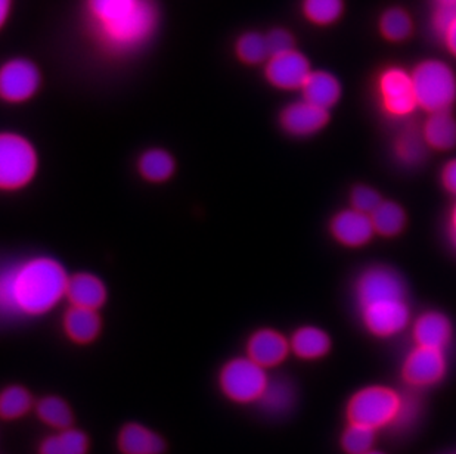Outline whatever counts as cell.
Segmentation results:
<instances>
[{"label":"cell","instance_id":"cell-1","mask_svg":"<svg viewBox=\"0 0 456 454\" xmlns=\"http://www.w3.org/2000/svg\"><path fill=\"white\" fill-rule=\"evenodd\" d=\"M87 37L103 55L129 58L159 35V0H83Z\"/></svg>","mask_w":456,"mask_h":454},{"label":"cell","instance_id":"cell-2","mask_svg":"<svg viewBox=\"0 0 456 454\" xmlns=\"http://www.w3.org/2000/svg\"><path fill=\"white\" fill-rule=\"evenodd\" d=\"M69 276L58 260L46 255L27 258L4 269L0 298L4 314L42 316L65 298Z\"/></svg>","mask_w":456,"mask_h":454},{"label":"cell","instance_id":"cell-3","mask_svg":"<svg viewBox=\"0 0 456 454\" xmlns=\"http://www.w3.org/2000/svg\"><path fill=\"white\" fill-rule=\"evenodd\" d=\"M362 320L370 334L390 338L401 334L411 321L405 283L386 266L370 267L356 283Z\"/></svg>","mask_w":456,"mask_h":454},{"label":"cell","instance_id":"cell-4","mask_svg":"<svg viewBox=\"0 0 456 454\" xmlns=\"http://www.w3.org/2000/svg\"><path fill=\"white\" fill-rule=\"evenodd\" d=\"M403 404L405 397L390 386L370 385L356 391L350 397L346 415L349 424L363 425L381 431L397 426Z\"/></svg>","mask_w":456,"mask_h":454},{"label":"cell","instance_id":"cell-5","mask_svg":"<svg viewBox=\"0 0 456 454\" xmlns=\"http://www.w3.org/2000/svg\"><path fill=\"white\" fill-rule=\"evenodd\" d=\"M418 108L428 114L449 111L456 102V74L442 60L421 61L411 71Z\"/></svg>","mask_w":456,"mask_h":454},{"label":"cell","instance_id":"cell-6","mask_svg":"<svg viewBox=\"0 0 456 454\" xmlns=\"http://www.w3.org/2000/svg\"><path fill=\"white\" fill-rule=\"evenodd\" d=\"M37 152L27 137L18 134L0 137V186L4 191L26 188L37 174Z\"/></svg>","mask_w":456,"mask_h":454},{"label":"cell","instance_id":"cell-7","mask_svg":"<svg viewBox=\"0 0 456 454\" xmlns=\"http://www.w3.org/2000/svg\"><path fill=\"white\" fill-rule=\"evenodd\" d=\"M269 384L266 369L250 357H237L224 364L219 375L220 390L232 403H257Z\"/></svg>","mask_w":456,"mask_h":454},{"label":"cell","instance_id":"cell-8","mask_svg":"<svg viewBox=\"0 0 456 454\" xmlns=\"http://www.w3.org/2000/svg\"><path fill=\"white\" fill-rule=\"evenodd\" d=\"M377 92L381 107L390 117L406 118L419 109L412 74L402 67L390 65L384 69L377 80Z\"/></svg>","mask_w":456,"mask_h":454},{"label":"cell","instance_id":"cell-9","mask_svg":"<svg viewBox=\"0 0 456 454\" xmlns=\"http://www.w3.org/2000/svg\"><path fill=\"white\" fill-rule=\"evenodd\" d=\"M42 86V71L35 61L11 58L0 69V96L4 102L24 103L35 98Z\"/></svg>","mask_w":456,"mask_h":454},{"label":"cell","instance_id":"cell-10","mask_svg":"<svg viewBox=\"0 0 456 454\" xmlns=\"http://www.w3.org/2000/svg\"><path fill=\"white\" fill-rule=\"evenodd\" d=\"M312 71L309 58L297 49L271 56L263 65L266 82L278 91H302Z\"/></svg>","mask_w":456,"mask_h":454},{"label":"cell","instance_id":"cell-11","mask_svg":"<svg viewBox=\"0 0 456 454\" xmlns=\"http://www.w3.org/2000/svg\"><path fill=\"white\" fill-rule=\"evenodd\" d=\"M448 372V361L442 350L417 347L406 356L402 377L406 384L415 388L437 385Z\"/></svg>","mask_w":456,"mask_h":454},{"label":"cell","instance_id":"cell-12","mask_svg":"<svg viewBox=\"0 0 456 454\" xmlns=\"http://www.w3.org/2000/svg\"><path fill=\"white\" fill-rule=\"evenodd\" d=\"M281 127L296 137L316 134L330 123V111L305 99L289 103L281 111Z\"/></svg>","mask_w":456,"mask_h":454},{"label":"cell","instance_id":"cell-13","mask_svg":"<svg viewBox=\"0 0 456 454\" xmlns=\"http://www.w3.org/2000/svg\"><path fill=\"white\" fill-rule=\"evenodd\" d=\"M289 353V339L275 329L256 330L247 343V356L265 369L284 363Z\"/></svg>","mask_w":456,"mask_h":454},{"label":"cell","instance_id":"cell-14","mask_svg":"<svg viewBox=\"0 0 456 454\" xmlns=\"http://www.w3.org/2000/svg\"><path fill=\"white\" fill-rule=\"evenodd\" d=\"M331 233L341 245L349 248H359L372 239L375 229L370 215L350 208L340 211L332 219Z\"/></svg>","mask_w":456,"mask_h":454},{"label":"cell","instance_id":"cell-15","mask_svg":"<svg viewBox=\"0 0 456 454\" xmlns=\"http://www.w3.org/2000/svg\"><path fill=\"white\" fill-rule=\"evenodd\" d=\"M413 339L419 347L444 352L452 339V325L444 314L427 312L413 323Z\"/></svg>","mask_w":456,"mask_h":454},{"label":"cell","instance_id":"cell-16","mask_svg":"<svg viewBox=\"0 0 456 454\" xmlns=\"http://www.w3.org/2000/svg\"><path fill=\"white\" fill-rule=\"evenodd\" d=\"M65 298L76 307L100 310L107 301V287L95 274H74L69 276Z\"/></svg>","mask_w":456,"mask_h":454},{"label":"cell","instance_id":"cell-17","mask_svg":"<svg viewBox=\"0 0 456 454\" xmlns=\"http://www.w3.org/2000/svg\"><path fill=\"white\" fill-rule=\"evenodd\" d=\"M117 444L121 454H163L166 450L161 435L134 422L121 428Z\"/></svg>","mask_w":456,"mask_h":454},{"label":"cell","instance_id":"cell-18","mask_svg":"<svg viewBox=\"0 0 456 454\" xmlns=\"http://www.w3.org/2000/svg\"><path fill=\"white\" fill-rule=\"evenodd\" d=\"M300 92L305 101L330 111L340 101L343 87L334 74L325 69H314Z\"/></svg>","mask_w":456,"mask_h":454},{"label":"cell","instance_id":"cell-19","mask_svg":"<svg viewBox=\"0 0 456 454\" xmlns=\"http://www.w3.org/2000/svg\"><path fill=\"white\" fill-rule=\"evenodd\" d=\"M102 328L98 310L71 305L64 316V330L73 343L91 344L98 338Z\"/></svg>","mask_w":456,"mask_h":454},{"label":"cell","instance_id":"cell-20","mask_svg":"<svg viewBox=\"0 0 456 454\" xmlns=\"http://www.w3.org/2000/svg\"><path fill=\"white\" fill-rule=\"evenodd\" d=\"M291 353L302 361H318L331 350V338L325 330L316 326H303L289 339Z\"/></svg>","mask_w":456,"mask_h":454},{"label":"cell","instance_id":"cell-21","mask_svg":"<svg viewBox=\"0 0 456 454\" xmlns=\"http://www.w3.org/2000/svg\"><path fill=\"white\" fill-rule=\"evenodd\" d=\"M422 136L428 148L437 150H453L456 146V120L449 111L428 114L422 127Z\"/></svg>","mask_w":456,"mask_h":454},{"label":"cell","instance_id":"cell-22","mask_svg":"<svg viewBox=\"0 0 456 454\" xmlns=\"http://www.w3.org/2000/svg\"><path fill=\"white\" fill-rule=\"evenodd\" d=\"M258 406L269 415H285L296 404V388L287 377L269 379L266 390L257 401Z\"/></svg>","mask_w":456,"mask_h":454},{"label":"cell","instance_id":"cell-23","mask_svg":"<svg viewBox=\"0 0 456 454\" xmlns=\"http://www.w3.org/2000/svg\"><path fill=\"white\" fill-rule=\"evenodd\" d=\"M87 451L89 438L74 426L55 431L39 444V454H87Z\"/></svg>","mask_w":456,"mask_h":454},{"label":"cell","instance_id":"cell-24","mask_svg":"<svg viewBox=\"0 0 456 454\" xmlns=\"http://www.w3.org/2000/svg\"><path fill=\"white\" fill-rule=\"evenodd\" d=\"M233 52L237 60L247 67L265 65L271 58L266 35L254 30L244 31L242 35L238 36L233 45Z\"/></svg>","mask_w":456,"mask_h":454},{"label":"cell","instance_id":"cell-25","mask_svg":"<svg viewBox=\"0 0 456 454\" xmlns=\"http://www.w3.org/2000/svg\"><path fill=\"white\" fill-rule=\"evenodd\" d=\"M345 0H302L300 11L305 21L319 28H327L345 15Z\"/></svg>","mask_w":456,"mask_h":454},{"label":"cell","instance_id":"cell-26","mask_svg":"<svg viewBox=\"0 0 456 454\" xmlns=\"http://www.w3.org/2000/svg\"><path fill=\"white\" fill-rule=\"evenodd\" d=\"M139 173L145 181L161 183L170 179L176 170V163L167 150L152 148L141 155L138 163Z\"/></svg>","mask_w":456,"mask_h":454},{"label":"cell","instance_id":"cell-27","mask_svg":"<svg viewBox=\"0 0 456 454\" xmlns=\"http://www.w3.org/2000/svg\"><path fill=\"white\" fill-rule=\"evenodd\" d=\"M379 35L392 44H402L412 36L413 21L411 13L401 6H392L381 13L379 21Z\"/></svg>","mask_w":456,"mask_h":454},{"label":"cell","instance_id":"cell-28","mask_svg":"<svg viewBox=\"0 0 456 454\" xmlns=\"http://www.w3.org/2000/svg\"><path fill=\"white\" fill-rule=\"evenodd\" d=\"M36 415L55 431L71 428L74 416L69 404L58 395H46L36 403Z\"/></svg>","mask_w":456,"mask_h":454},{"label":"cell","instance_id":"cell-29","mask_svg":"<svg viewBox=\"0 0 456 454\" xmlns=\"http://www.w3.org/2000/svg\"><path fill=\"white\" fill-rule=\"evenodd\" d=\"M375 233L392 238L403 231L405 227V211L396 202L383 201L379 208L370 215Z\"/></svg>","mask_w":456,"mask_h":454},{"label":"cell","instance_id":"cell-30","mask_svg":"<svg viewBox=\"0 0 456 454\" xmlns=\"http://www.w3.org/2000/svg\"><path fill=\"white\" fill-rule=\"evenodd\" d=\"M35 406L30 391L21 385L4 388L0 395V415L4 420H17L26 416Z\"/></svg>","mask_w":456,"mask_h":454},{"label":"cell","instance_id":"cell-31","mask_svg":"<svg viewBox=\"0 0 456 454\" xmlns=\"http://www.w3.org/2000/svg\"><path fill=\"white\" fill-rule=\"evenodd\" d=\"M377 433L379 431L363 425L349 424L341 434V449L346 454H366L374 450Z\"/></svg>","mask_w":456,"mask_h":454},{"label":"cell","instance_id":"cell-32","mask_svg":"<svg viewBox=\"0 0 456 454\" xmlns=\"http://www.w3.org/2000/svg\"><path fill=\"white\" fill-rule=\"evenodd\" d=\"M428 145L426 139L417 130H406L396 142V154L399 158L409 166L418 164L424 158Z\"/></svg>","mask_w":456,"mask_h":454},{"label":"cell","instance_id":"cell-33","mask_svg":"<svg viewBox=\"0 0 456 454\" xmlns=\"http://www.w3.org/2000/svg\"><path fill=\"white\" fill-rule=\"evenodd\" d=\"M265 35H266L267 47H269L271 56L281 55V53H285V52L297 49L296 47V37H294L293 33L289 28L273 27Z\"/></svg>","mask_w":456,"mask_h":454},{"label":"cell","instance_id":"cell-34","mask_svg":"<svg viewBox=\"0 0 456 454\" xmlns=\"http://www.w3.org/2000/svg\"><path fill=\"white\" fill-rule=\"evenodd\" d=\"M350 201H352V208L370 215L379 208L383 199H381V197H379V192L375 189L362 184V186H357V188L354 189Z\"/></svg>","mask_w":456,"mask_h":454},{"label":"cell","instance_id":"cell-35","mask_svg":"<svg viewBox=\"0 0 456 454\" xmlns=\"http://www.w3.org/2000/svg\"><path fill=\"white\" fill-rule=\"evenodd\" d=\"M442 181H444V188L448 189L449 192L456 195V159L449 161L444 166Z\"/></svg>","mask_w":456,"mask_h":454},{"label":"cell","instance_id":"cell-36","mask_svg":"<svg viewBox=\"0 0 456 454\" xmlns=\"http://www.w3.org/2000/svg\"><path fill=\"white\" fill-rule=\"evenodd\" d=\"M440 39L444 42V47L448 49L449 53L456 58V15L453 18L448 28L444 31V35L440 36Z\"/></svg>","mask_w":456,"mask_h":454},{"label":"cell","instance_id":"cell-37","mask_svg":"<svg viewBox=\"0 0 456 454\" xmlns=\"http://www.w3.org/2000/svg\"><path fill=\"white\" fill-rule=\"evenodd\" d=\"M12 8L13 0H0V26L4 27L8 24Z\"/></svg>","mask_w":456,"mask_h":454},{"label":"cell","instance_id":"cell-38","mask_svg":"<svg viewBox=\"0 0 456 454\" xmlns=\"http://www.w3.org/2000/svg\"><path fill=\"white\" fill-rule=\"evenodd\" d=\"M451 238H452V242L456 248V206L452 211V217H451Z\"/></svg>","mask_w":456,"mask_h":454},{"label":"cell","instance_id":"cell-39","mask_svg":"<svg viewBox=\"0 0 456 454\" xmlns=\"http://www.w3.org/2000/svg\"><path fill=\"white\" fill-rule=\"evenodd\" d=\"M436 6H456V0H435Z\"/></svg>","mask_w":456,"mask_h":454},{"label":"cell","instance_id":"cell-40","mask_svg":"<svg viewBox=\"0 0 456 454\" xmlns=\"http://www.w3.org/2000/svg\"><path fill=\"white\" fill-rule=\"evenodd\" d=\"M366 454H386V453H383V451H379V450H370V451H368V453Z\"/></svg>","mask_w":456,"mask_h":454}]
</instances>
